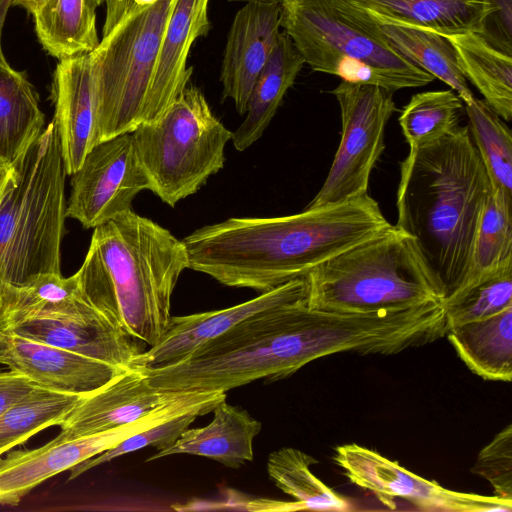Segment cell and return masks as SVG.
Instances as JSON below:
<instances>
[{"mask_svg": "<svg viewBox=\"0 0 512 512\" xmlns=\"http://www.w3.org/2000/svg\"><path fill=\"white\" fill-rule=\"evenodd\" d=\"M158 0H115L106 8V17L103 25V37L120 22L121 19L135 15L136 13L152 6Z\"/></svg>", "mask_w": 512, "mask_h": 512, "instance_id": "f35d334b", "label": "cell"}, {"mask_svg": "<svg viewBox=\"0 0 512 512\" xmlns=\"http://www.w3.org/2000/svg\"><path fill=\"white\" fill-rule=\"evenodd\" d=\"M391 224L369 195L270 218H229L182 241L189 268L220 284L264 293L304 277Z\"/></svg>", "mask_w": 512, "mask_h": 512, "instance_id": "6da1fadb", "label": "cell"}, {"mask_svg": "<svg viewBox=\"0 0 512 512\" xmlns=\"http://www.w3.org/2000/svg\"><path fill=\"white\" fill-rule=\"evenodd\" d=\"M329 93L338 101L341 139L328 175L304 209H317L368 195L373 168L385 149V129L396 111L393 92L341 81Z\"/></svg>", "mask_w": 512, "mask_h": 512, "instance_id": "9c48e42d", "label": "cell"}, {"mask_svg": "<svg viewBox=\"0 0 512 512\" xmlns=\"http://www.w3.org/2000/svg\"><path fill=\"white\" fill-rule=\"evenodd\" d=\"M318 461L296 448L284 447L272 452L267 472L274 484L299 502L304 510L343 511L347 500L318 479L310 470Z\"/></svg>", "mask_w": 512, "mask_h": 512, "instance_id": "f546056e", "label": "cell"}, {"mask_svg": "<svg viewBox=\"0 0 512 512\" xmlns=\"http://www.w3.org/2000/svg\"><path fill=\"white\" fill-rule=\"evenodd\" d=\"M305 278L307 306L317 310L366 313L443 299L414 240L392 224L318 264Z\"/></svg>", "mask_w": 512, "mask_h": 512, "instance_id": "5b68a950", "label": "cell"}, {"mask_svg": "<svg viewBox=\"0 0 512 512\" xmlns=\"http://www.w3.org/2000/svg\"><path fill=\"white\" fill-rule=\"evenodd\" d=\"M1 287H2V286H1V284H0V296H1Z\"/></svg>", "mask_w": 512, "mask_h": 512, "instance_id": "bcb514c9", "label": "cell"}, {"mask_svg": "<svg viewBox=\"0 0 512 512\" xmlns=\"http://www.w3.org/2000/svg\"><path fill=\"white\" fill-rule=\"evenodd\" d=\"M245 509L255 512H279V511H299L304 510L297 501H280L266 498H257L246 503Z\"/></svg>", "mask_w": 512, "mask_h": 512, "instance_id": "ab89813d", "label": "cell"}, {"mask_svg": "<svg viewBox=\"0 0 512 512\" xmlns=\"http://www.w3.org/2000/svg\"><path fill=\"white\" fill-rule=\"evenodd\" d=\"M66 217L95 228L132 210V202L150 181L138 157L132 133L94 145L71 175Z\"/></svg>", "mask_w": 512, "mask_h": 512, "instance_id": "8fae6325", "label": "cell"}, {"mask_svg": "<svg viewBox=\"0 0 512 512\" xmlns=\"http://www.w3.org/2000/svg\"><path fill=\"white\" fill-rule=\"evenodd\" d=\"M212 421L201 428H187L168 448L157 451L146 461L176 454L202 456L237 469L254 458L253 440L262 424L239 406L218 403Z\"/></svg>", "mask_w": 512, "mask_h": 512, "instance_id": "ffe728a7", "label": "cell"}, {"mask_svg": "<svg viewBox=\"0 0 512 512\" xmlns=\"http://www.w3.org/2000/svg\"><path fill=\"white\" fill-rule=\"evenodd\" d=\"M13 174V165H7L0 161V203L2 201L6 186Z\"/></svg>", "mask_w": 512, "mask_h": 512, "instance_id": "60d3db41", "label": "cell"}, {"mask_svg": "<svg viewBox=\"0 0 512 512\" xmlns=\"http://www.w3.org/2000/svg\"><path fill=\"white\" fill-rule=\"evenodd\" d=\"M51 100L65 171L72 175L95 145V98L91 55L59 60L52 76Z\"/></svg>", "mask_w": 512, "mask_h": 512, "instance_id": "ac0fdd59", "label": "cell"}, {"mask_svg": "<svg viewBox=\"0 0 512 512\" xmlns=\"http://www.w3.org/2000/svg\"><path fill=\"white\" fill-rule=\"evenodd\" d=\"M511 207L512 196L491 190L477 226L469 271L459 288L512 262Z\"/></svg>", "mask_w": 512, "mask_h": 512, "instance_id": "4dcf8cb0", "label": "cell"}, {"mask_svg": "<svg viewBox=\"0 0 512 512\" xmlns=\"http://www.w3.org/2000/svg\"><path fill=\"white\" fill-rule=\"evenodd\" d=\"M491 190L468 126L458 125L401 162L395 226L414 240L443 299L467 277Z\"/></svg>", "mask_w": 512, "mask_h": 512, "instance_id": "7a4b0ae2", "label": "cell"}, {"mask_svg": "<svg viewBox=\"0 0 512 512\" xmlns=\"http://www.w3.org/2000/svg\"><path fill=\"white\" fill-rule=\"evenodd\" d=\"M174 0L126 17L91 55L95 145L147 122L146 104L163 31Z\"/></svg>", "mask_w": 512, "mask_h": 512, "instance_id": "ba28073f", "label": "cell"}, {"mask_svg": "<svg viewBox=\"0 0 512 512\" xmlns=\"http://www.w3.org/2000/svg\"><path fill=\"white\" fill-rule=\"evenodd\" d=\"M446 336L474 374L489 381H511L512 306L486 318L451 327Z\"/></svg>", "mask_w": 512, "mask_h": 512, "instance_id": "603a6c76", "label": "cell"}, {"mask_svg": "<svg viewBox=\"0 0 512 512\" xmlns=\"http://www.w3.org/2000/svg\"><path fill=\"white\" fill-rule=\"evenodd\" d=\"M361 12L413 25L442 36L480 33L487 0H340Z\"/></svg>", "mask_w": 512, "mask_h": 512, "instance_id": "cb8c5ba5", "label": "cell"}, {"mask_svg": "<svg viewBox=\"0 0 512 512\" xmlns=\"http://www.w3.org/2000/svg\"><path fill=\"white\" fill-rule=\"evenodd\" d=\"M447 330L512 306V262L459 288L442 300Z\"/></svg>", "mask_w": 512, "mask_h": 512, "instance_id": "836d02e7", "label": "cell"}, {"mask_svg": "<svg viewBox=\"0 0 512 512\" xmlns=\"http://www.w3.org/2000/svg\"><path fill=\"white\" fill-rule=\"evenodd\" d=\"M0 364L35 385L80 395L92 393L125 370L11 331H0Z\"/></svg>", "mask_w": 512, "mask_h": 512, "instance_id": "9a60e30c", "label": "cell"}, {"mask_svg": "<svg viewBox=\"0 0 512 512\" xmlns=\"http://www.w3.org/2000/svg\"><path fill=\"white\" fill-rule=\"evenodd\" d=\"M66 175L57 129L51 121L13 164L0 203L1 286L61 274Z\"/></svg>", "mask_w": 512, "mask_h": 512, "instance_id": "277c9868", "label": "cell"}, {"mask_svg": "<svg viewBox=\"0 0 512 512\" xmlns=\"http://www.w3.org/2000/svg\"><path fill=\"white\" fill-rule=\"evenodd\" d=\"M88 302L76 273L43 274L19 285H3L0 296V331H10L24 323L72 314Z\"/></svg>", "mask_w": 512, "mask_h": 512, "instance_id": "d4e9b609", "label": "cell"}, {"mask_svg": "<svg viewBox=\"0 0 512 512\" xmlns=\"http://www.w3.org/2000/svg\"><path fill=\"white\" fill-rule=\"evenodd\" d=\"M454 47L459 66L484 101L504 120L512 118V59L478 33L445 35Z\"/></svg>", "mask_w": 512, "mask_h": 512, "instance_id": "83f0119b", "label": "cell"}, {"mask_svg": "<svg viewBox=\"0 0 512 512\" xmlns=\"http://www.w3.org/2000/svg\"><path fill=\"white\" fill-rule=\"evenodd\" d=\"M471 472L486 479L494 495L512 502V425L508 424L478 454Z\"/></svg>", "mask_w": 512, "mask_h": 512, "instance_id": "d590c367", "label": "cell"}, {"mask_svg": "<svg viewBox=\"0 0 512 512\" xmlns=\"http://www.w3.org/2000/svg\"><path fill=\"white\" fill-rule=\"evenodd\" d=\"M346 6L369 21L407 60L447 84L464 104L475 99L459 66L456 51L446 37Z\"/></svg>", "mask_w": 512, "mask_h": 512, "instance_id": "44dd1931", "label": "cell"}, {"mask_svg": "<svg viewBox=\"0 0 512 512\" xmlns=\"http://www.w3.org/2000/svg\"><path fill=\"white\" fill-rule=\"evenodd\" d=\"M333 459L351 483L373 493L389 509L402 498L425 511H512L510 501L444 488L355 443L336 447Z\"/></svg>", "mask_w": 512, "mask_h": 512, "instance_id": "7c38bea8", "label": "cell"}, {"mask_svg": "<svg viewBox=\"0 0 512 512\" xmlns=\"http://www.w3.org/2000/svg\"><path fill=\"white\" fill-rule=\"evenodd\" d=\"M238 10L228 31L220 71L223 99L245 114L257 77L270 58L281 27L280 1H251Z\"/></svg>", "mask_w": 512, "mask_h": 512, "instance_id": "5bb4252c", "label": "cell"}, {"mask_svg": "<svg viewBox=\"0 0 512 512\" xmlns=\"http://www.w3.org/2000/svg\"><path fill=\"white\" fill-rule=\"evenodd\" d=\"M464 102L453 90L414 94L398 119L409 152L451 133L459 122Z\"/></svg>", "mask_w": 512, "mask_h": 512, "instance_id": "d6a6232c", "label": "cell"}, {"mask_svg": "<svg viewBox=\"0 0 512 512\" xmlns=\"http://www.w3.org/2000/svg\"><path fill=\"white\" fill-rule=\"evenodd\" d=\"M12 6V0H0V59H6L2 50V33L8 10Z\"/></svg>", "mask_w": 512, "mask_h": 512, "instance_id": "7bdbcfd3", "label": "cell"}, {"mask_svg": "<svg viewBox=\"0 0 512 512\" xmlns=\"http://www.w3.org/2000/svg\"><path fill=\"white\" fill-rule=\"evenodd\" d=\"M279 1L281 27L314 71L393 93L434 81L340 0Z\"/></svg>", "mask_w": 512, "mask_h": 512, "instance_id": "8992f818", "label": "cell"}, {"mask_svg": "<svg viewBox=\"0 0 512 512\" xmlns=\"http://www.w3.org/2000/svg\"><path fill=\"white\" fill-rule=\"evenodd\" d=\"M304 64L290 37L280 32L270 58L255 81L246 116L232 134L236 150H246L263 135Z\"/></svg>", "mask_w": 512, "mask_h": 512, "instance_id": "7402d4cb", "label": "cell"}, {"mask_svg": "<svg viewBox=\"0 0 512 512\" xmlns=\"http://www.w3.org/2000/svg\"><path fill=\"white\" fill-rule=\"evenodd\" d=\"M232 134L202 91L191 85L159 118L138 126L132 137L150 190L174 207L223 168Z\"/></svg>", "mask_w": 512, "mask_h": 512, "instance_id": "52a82bcc", "label": "cell"}, {"mask_svg": "<svg viewBox=\"0 0 512 512\" xmlns=\"http://www.w3.org/2000/svg\"><path fill=\"white\" fill-rule=\"evenodd\" d=\"M84 396L36 386L0 413V456L41 430L59 426Z\"/></svg>", "mask_w": 512, "mask_h": 512, "instance_id": "f1b7e54d", "label": "cell"}, {"mask_svg": "<svg viewBox=\"0 0 512 512\" xmlns=\"http://www.w3.org/2000/svg\"><path fill=\"white\" fill-rule=\"evenodd\" d=\"M36 386L27 377L13 370L0 368V413L28 395Z\"/></svg>", "mask_w": 512, "mask_h": 512, "instance_id": "74e56055", "label": "cell"}, {"mask_svg": "<svg viewBox=\"0 0 512 512\" xmlns=\"http://www.w3.org/2000/svg\"><path fill=\"white\" fill-rule=\"evenodd\" d=\"M115 0H105L106 8L110 7Z\"/></svg>", "mask_w": 512, "mask_h": 512, "instance_id": "f6af8a7d", "label": "cell"}, {"mask_svg": "<svg viewBox=\"0 0 512 512\" xmlns=\"http://www.w3.org/2000/svg\"><path fill=\"white\" fill-rule=\"evenodd\" d=\"M179 393L157 389L141 369L129 367L85 395L59 424L60 433L54 439L73 440L130 424Z\"/></svg>", "mask_w": 512, "mask_h": 512, "instance_id": "2e32d148", "label": "cell"}, {"mask_svg": "<svg viewBox=\"0 0 512 512\" xmlns=\"http://www.w3.org/2000/svg\"><path fill=\"white\" fill-rule=\"evenodd\" d=\"M10 331L120 369L132 367L146 350L89 303L72 314L33 320Z\"/></svg>", "mask_w": 512, "mask_h": 512, "instance_id": "e0dca14e", "label": "cell"}, {"mask_svg": "<svg viewBox=\"0 0 512 512\" xmlns=\"http://www.w3.org/2000/svg\"><path fill=\"white\" fill-rule=\"evenodd\" d=\"M200 404L198 393L181 392L173 400L130 424L73 440L52 439L32 450L13 451L0 458V505H17L49 478L110 449L136 432Z\"/></svg>", "mask_w": 512, "mask_h": 512, "instance_id": "30bf717a", "label": "cell"}, {"mask_svg": "<svg viewBox=\"0 0 512 512\" xmlns=\"http://www.w3.org/2000/svg\"><path fill=\"white\" fill-rule=\"evenodd\" d=\"M228 1H243V2H251V1H279V0H228Z\"/></svg>", "mask_w": 512, "mask_h": 512, "instance_id": "ee69618b", "label": "cell"}, {"mask_svg": "<svg viewBox=\"0 0 512 512\" xmlns=\"http://www.w3.org/2000/svg\"><path fill=\"white\" fill-rule=\"evenodd\" d=\"M473 143L492 189L512 196V135L502 118L484 101L464 104Z\"/></svg>", "mask_w": 512, "mask_h": 512, "instance_id": "1f68e13d", "label": "cell"}, {"mask_svg": "<svg viewBox=\"0 0 512 512\" xmlns=\"http://www.w3.org/2000/svg\"><path fill=\"white\" fill-rule=\"evenodd\" d=\"M187 268L183 241L129 210L94 228L76 275L85 300L149 348L167 328L172 294Z\"/></svg>", "mask_w": 512, "mask_h": 512, "instance_id": "3957f363", "label": "cell"}, {"mask_svg": "<svg viewBox=\"0 0 512 512\" xmlns=\"http://www.w3.org/2000/svg\"><path fill=\"white\" fill-rule=\"evenodd\" d=\"M208 4L209 0H174L148 92L147 122L159 118L188 86L192 74V67H187L190 48L211 29Z\"/></svg>", "mask_w": 512, "mask_h": 512, "instance_id": "d6986e66", "label": "cell"}, {"mask_svg": "<svg viewBox=\"0 0 512 512\" xmlns=\"http://www.w3.org/2000/svg\"><path fill=\"white\" fill-rule=\"evenodd\" d=\"M478 34L494 48L512 56V0H487Z\"/></svg>", "mask_w": 512, "mask_h": 512, "instance_id": "8d00e7d4", "label": "cell"}, {"mask_svg": "<svg viewBox=\"0 0 512 512\" xmlns=\"http://www.w3.org/2000/svg\"><path fill=\"white\" fill-rule=\"evenodd\" d=\"M46 0H12V6L24 8L32 16L41 8Z\"/></svg>", "mask_w": 512, "mask_h": 512, "instance_id": "b9f144b4", "label": "cell"}, {"mask_svg": "<svg viewBox=\"0 0 512 512\" xmlns=\"http://www.w3.org/2000/svg\"><path fill=\"white\" fill-rule=\"evenodd\" d=\"M44 123L35 87L0 59V161L12 166L42 133Z\"/></svg>", "mask_w": 512, "mask_h": 512, "instance_id": "484cf974", "label": "cell"}, {"mask_svg": "<svg viewBox=\"0 0 512 512\" xmlns=\"http://www.w3.org/2000/svg\"><path fill=\"white\" fill-rule=\"evenodd\" d=\"M105 0H46L33 15L43 49L58 60L89 54L100 40L96 9Z\"/></svg>", "mask_w": 512, "mask_h": 512, "instance_id": "4316f807", "label": "cell"}, {"mask_svg": "<svg viewBox=\"0 0 512 512\" xmlns=\"http://www.w3.org/2000/svg\"><path fill=\"white\" fill-rule=\"evenodd\" d=\"M307 299L308 283L304 276L229 308L185 316L171 315L160 340L138 354L132 367L153 369L178 363L198 346L256 313Z\"/></svg>", "mask_w": 512, "mask_h": 512, "instance_id": "4fadbf2b", "label": "cell"}, {"mask_svg": "<svg viewBox=\"0 0 512 512\" xmlns=\"http://www.w3.org/2000/svg\"><path fill=\"white\" fill-rule=\"evenodd\" d=\"M225 399L226 397H222L208 401L136 432L110 449L71 468L68 480H73L91 468L147 446H152L157 451L168 448L199 416L212 412L214 407Z\"/></svg>", "mask_w": 512, "mask_h": 512, "instance_id": "e575fe53", "label": "cell"}]
</instances>
